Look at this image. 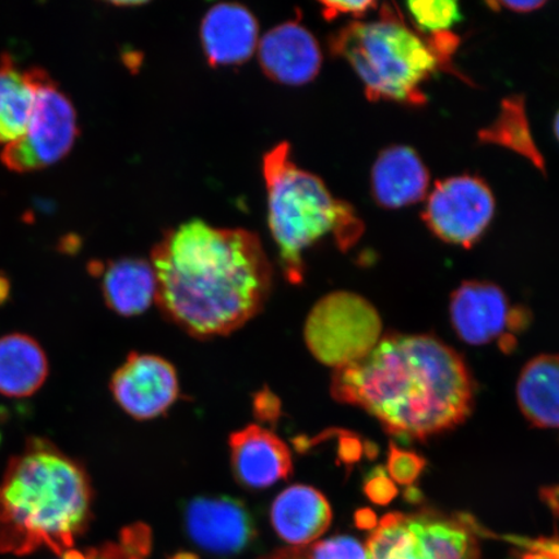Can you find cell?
Segmentation results:
<instances>
[{
  "mask_svg": "<svg viewBox=\"0 0 559 559\" xmlns=\"http://www.w3.org/2000/svg\"><path fill=\"white\" fill-rule=\"evenodd\" d=\"M201 41L210 64L239 66L260 45V27L253 13L241 4L221 3L202 20Z\"/></svg>",
  "mask_w": 559,
  "mask_h": 559,
  "instance_id": "9a60e30c",
  "label": "cell"
},
{
  "mask_svg": "<svg viewBox=\"0 0 559 559\" xmlns=\"http://www.w3.org/2000/svg\"><path fill=\"white\" fill-rule=\"evenodd\" d=\"M486 140H493L507 144L510 148L533 158L536 165L543 166L540 156H537L535 144L530 136L526 117H524L523 103L519 99H509L504 110L491 129L486 130Z\"/></svg>",
  "mask_w": 559,
  "mask_h": 559,
  "instance_id": "7402d4cb",
  "label": "cell"
},
{
  "mask_svg": "<svg viewBox=\"0 0 559 559\" xmlns=\"http://www.w3.org/2000/svg\"><path fill=\"white\" fill-rule=\"evenodd\" d=\"M522 559H559V544L545 543L537 545V549L523 556Z\"/></svg>",
  "mask_w": 559,
  "mask_h": 559,
  "instance_id": "f546056e",
  "label": "cell"
},
{
  "mask_svg": "<svg viewBox=\"0 0 559 559\" xmlns=\"http://www.w3.org/2000/svg\"><path fill=\"white\" fill-rule=\"evenodd\" d=\"M47 374V356L37 341L20 333L0 338V394L31 396L41 388Z\"/></svg>",
  "mask_w": 559,
  "mask_h": 559,
  "instance_id": "d6986e66",
  "label": "cell"
},
{
  "mask_svg": "<svg viewBox=\"0 0 559 559\" xmlns=\"http://www.w3.org/2000/svg\"><path fill=\"white\" fill-rule=\"evenodd\" d=\"M61 559H115V550L105 549L100 551L95 549L83 554V551L70 549L61 555Z\"/></svg>",
  "mask_w": 559,
  "mask_h": 559,
  "instance_id": "f1b7e54d",
  "label": "cell"
},
{
  "mask_svg": "<svg viewBox=\"0 0 559 559\" xmlns=\"http://www.w3.org/2000/svg\"><path fill=\"white\" fill-rule=\"evenodd\" d=\"M263 175L271 234L290 283L302 282L305 250L326 235L333 234L341 249L359 240L362 223L353 206L335 200L317 175L299 169L289 144H278L264 156Z\"/></svg>",
  "mask_w": 559,
  "mask_h": 559,
  "instance_id": "277c9868",
  "label": "cell"
},
{
  "mask_svg": "<svg viewBox=\"0 0 559 559\" xmlns=\"http://www.w3.org/2000/svg\"><path fill=\"white\" fill-rule=\"evenodd\" d=\"M83 467L46 439L33 438L0 478V554L73 549L91 516Z\"/></svg>",
  "mask_w": 559,
  "mask_h": 559,
  "instance_id": "3957f363",
  "label": "cell"
},
{
  "mask_svg": "<svg viewBox=\"0 0 559 559\" xmlns=\"http://www.w3.org/2000/svg\"><path fill=\"white\" fill-rule=\"evenodd\" d=\"M9 296V284H7L5 280L0 278V302Z\"/></svg>",
  "mask_w": 559,
  "mask_h": 559,
  "instance_id": "1f68e13d",
  "label": "cell"
},
{
  "mask_svg": "<svg viewBox=\"0 0 559 559\" xmlns=\"http://www.w3.org/2000/svg\"><path fill=\"white\" fill-rule=\"evenodd\" d=\"M382 321L367 299L334 292L320 299L307 318L305 340L311 354L338 369L367 356L379 344Z\"/></svg>",
  "mask_w": 559,
  "mask_h": 559,
  "instance_id": "8992f818",
  "label": "cell"
},
{
  "mask_svg": "<svg viewBox=\"0 0 559 559\" xmlns=\"http://www.w3.org/2000/svg\"><path fill=\"white\" fill-rule=\"evenodd\" d=\"M495 210V195L486 181L460 175L438 181L426 201L423 219L438 239L471 248L486 234Z\"/></svg>",
  "mask_w": 559,
  "mask_h": 559,
  "instance_id": "9c48e42d",
  "label": "cell"
},
{
  "mask_svg": "<svg viewBox=\"0 0 559 559\" xmlns=\"http://www.w3.org/2000/svg\"><path fill=\"white\" fill-rule=\"evenodd\" d=\"M307 559H368L367 545L355 537L335 536L305 548Z\"/></svg>",
  "mask_w": 559,
  "mask_h": 559,
  "instance_id": "cb8c5ba5",
  "label": "cell"
},
{
  "mask_svg": "<svg viewBox=\"0 0 559 559\" xmlns=\"http://www.w3.org/2000/svg\"><path fill=\"white\" fill-rule=\"evenodd\" d=\"M368 559H477L471 531L436 513L384 515L367 543Z\"/></svg>",
  "mask_w": 559,
  "mask_h": 559,
  "instance_id": "52a82bcc",
  "label": "cell"
},
{
  "mask_svg": "<svg viewBox=\"0 0 559 559\" xmlns=\"http://www.w3.org/2000/svg\"><path fill=\"white\" fill-rule=\"evenodd\" d=\"M405 5L417 29L423 33H445L463 20L459 3L453 0H416Z\"/></svg>",
  "mask_w": 559,
  "mask_h": 559,
  "instance_id": "603a6c76",
  "label": "cell"
},
{
  "mask_svg": "<svg viewBox=\"0 0 559 559\" xmlns=\"http://www.w3.org/2000/svg\"><path fill=\"white\" fill-rule=\"evenodd\" d=\"M151 263L160 309L194 337L239 330L261 311L271 290L272 269L260 237L240 228L185 223L167 230Z\"/></svg>",
  "mask_w": 559,
  "mask_h": 559,
  "instance_id": "6da1fadb",
  "label": "cell"
},
{
  "mask_svg": "<svg viewBox=\"0 0 559 559\" xmlns=\"http://www.w3.org/2000/svg\"><path fill=\"white\" fill-rule=\"evenodd\" d=\"M543 0H504V2L488 3L495 9H504L512 12L528 13L542 9Z\"/></svg>",
  "mask_w": 559,
  "mask_h": 559,
  "instance_id": "83f0119b",
  "label": "cell"
},
{
  "mask_svg": "<svg viewBox=\"0 0 559 559\" xmlns=\"http://www.w3.org/2000/svg\"><path fill=\"white\" fill-rule=\"evenodd\" d=\"M366 493L377 504H388V502L395 498L396 487L386 474L379 472L373 474L367 481Z\"/></svg>",
  "mask_w": 559,
  "mask_h": 559,
  "instance_id": "4316f807",
  "label": "cell"
},
{
  "mask_svg": "<svg viewBox=\"0 0 559 559\" xmlns=\"http://www.w3.org/2000/svg\"><path fill=\"white\" fill-rule=\"evenodd\" d=\"M115 400L126 414L150 419L165 414L179 395L177 372L155 355L131 354L110 383Z\"/></svg>",
  "mask_w": 559,
  "mask_h": 559,
  "instance_id": "30bf717a",
  "label": "cell"
},
{
  "mask_svg": "<svg viewBox=\"0 0 559 559\" xmlns=\"http://www.w3.org/2000/svg\"><path fill=\"white\" fill-rule=\"evenodd\" d=\"M516 397L524 417L542 429H559V355H540L522 369Z\"/></svg>",
  "mask_w": 559,
  "mask_h": 559,
  "instance_id": "ac0fdd59",
  "label": "cell"
},
{
  "mask_svg": "<svg viewBox=\"0 0 559 559\" xmlns=\"http://www.w3.org/2000/svg\"><path fill=\"white\" fill-rule=\"evenodd\" d=\"M425 460L414 452L402 451L395 445L390 447L388 472L391 480L409 486L423 473Z\"/></svg>",
  "mask_w": 559,
  "mask_h": 559,
  "instance_id": "d4e9b609",
  "label": "cell"
},
{
  "mask_svg": "<svg viewBox=\"0 0 559 559\" xmlns=\"http://www.w3.org/2000/svg\"><path fill=\"white\" fill-rule=\"evenodd\" d=\"M554 130H555V135L559 142V110H558V114L555 118V123H554Z\"/></svg>",
  "mask_w": 559,
  "mask_h": 559,
  "instance_id": "d6a6232c",
  "label": "cell"
},
{
  "mask_svg": "<svg viewBox=\"0 0 559 559\" xmlns=\"http://www.w3.org/2000/svg\"><path fill=\"white\" fill-rule=\"evenodd\" d=\"M235 477L248 488L262 489L289 477L292 453L274 432L250 425L229 438Z\"/></svg>",
  "mask_w": 559,
  "mask_h": 559,
  "instance_id": "5bb4252c",
  "label": "cell"
},
{
  "mask_svg": "<svg viewBox=\"0 0 559 559\" xmlns=\"http://www.w3.org/2000/svg\"><path fill=\"white\" fill-rule=\"evenodd\" d=\"M323 16L326 20H334L340 16H353L360 19L367 13L376 9L377 3L370 2V0H362V2H323Z\"/></svg>",
  "mask_w": 559,
  "mask_h": 559,
  "instance_id": "484cf974",
  "label": "cell"
},
{
  "mask_svg": "<svg viewBox=\"0 0 559 559\" xmlns=\"http://www.w3.org/2000/svg\"><path fill=\"white\" fill-rule=\"evenodd\" d=\"M34 102V69L21 72L4 55L0 62V144L9 145L25 134Z\"/></svg>",
  "mask_w": 559,
  "mask_h": 559,
  "instance_id": "44dd1931",
  "label": "cell"
},
{
  "mask_svg": "<svg viewBox=\"0 0 559 559\" xmlns=\"http://www.w3.org/2000/svg\"><path fill=\"white\" fill-rule=\"evenodd\" d=\"M185 521L190 539L215 556L239 555L255 535L248 509L230 498L193 499L188 502Z\"/></svg>",
  "mask_w": 559,
  "mask_h": 559,
  "instance_id": "8fae6325",
  "label": "cell"
},
{
  "mask_svg": "<svg viewBox=\"0 0 559 559\" xmlns=\"http://www.w3.org/2000/svg\"><path fill=\"white\" fill-rule=\"evenodd\" d=\"M263 559H307L305 555V548H290L277 554L271 555Z\"/></svg>",
  "mask_w": 559,
  "mask_h": 559,
  "instance_id": "4dcf8cb0",
  "label": "cell"
},
{
  "mask_svg": "<svg viewBox=\"0 0 559 559\" xmlns=\"http://www.w3.org/2000/svg\"><path fill=\"white\" fill-rule=\"evenodd\" d=\"M258 55L263 72L272 81L288 86L310 83L323 64L317 38L298 21H288L264 34Z\"/></svg>",
  "mask_w": 559,
  "mask_h": 559,
  "instance_id": "4fadbf2b",
  "label": "cell"
},
{
  "mask_svg": "<svg viewBox=\"0 0 559 559\" xmlns=\"http://www.w3.org/2000/svg\"><path fill=\"white\" fill-rule=\"evenodd\" d=\"M332 394L391 436L425 440L465 421L474 382L464 359L437 337L389 334L365 358L334 369Z\"/></svg>",
  "mask_w": 559,
  "mask_h": 559,
  "instance_id": "7a4b0ae2",
  "label": "cell"
},
{
  "mask_svg": "<svg viewBox=\"0 0 559 559\" xmlns=\"http://www.w3.org/2000/svg\"><path fill=\"white\" fill-rule=\"evenodd\" d=\"M103 293L105 302L122 317L148 310L157 296L152 263L132 258L110 263L104 272Z\"/></svg>",
  "mask_w": 559,
  "mask_h": 559,
  "instance_id": "ffe728a7",
  "label": "cell"
},
{
  "mask_svg": "<svg viewBox=\"0 0 559 559\" xmlns=\"http://www.w3.org/2000/svg\"><path fill=\"white\" fill-rule=\"evenodd\" d=\"M35 102L25 134L4 146L3 164L29 173L58 163L72 150L76 138L73 104L41 69H34Z\"/></svg>",
  "mask_w": 559,
  "mask_h": 559,
  "instance_id": "ba28073f",
  "label": "cell"
},
{
  "mask_svg": "<svg viewBox=\"0 0 559 559\" xmlns=\"http://www.w3.org/2000/svg\"><path fill=\"white\" fill-rule=\"evenodd\" d=\"M330 48L345 59L370 102L424 104L423 85L440 66L436 48L386 10L373 23H353L332 35Z\"/></svg>",
  "mask_w": 559,
  "mask_h": 559,
  "instance_id": "5b68a950",
  "label": "cell"
},
{
  "mask_svg": "<svg viewBox=\"0 0 559 559\" xmlns=\"http://www.w3.org/2000/svg\"><path fill=\"white\" fill-rule=\"evenodd\" d=\"M271 523L276 534L293 548H306L330 528L332 508L318 489L292 486L272 504Z\"/></svg>",
  "mask_w": 559,
  "mask_h": 559,
  "instance_id": "e0dca14e",
  "label": "cell"
},
{
  "mask_svg": "<svg viewBox=\"0 0 559 559\" xmlns=\"http://www.w3.org/2000/svg\"><path fill=\"white\" fill-rule=\"evenodd\" d=\"M370 181L377 204L384 209H401L425 199L430 174L414 148L393 145L377 157Z\"/></svg>",
  "mask_w": 559,
  "mask_h": 559,
  "instance_id": "2e32d148",
  "label": "cell"
},
{
  "mask_svg": "<svg viewBox=\"0 0 559 559\" xmlns=\"http://www.w3.org/2000/svg\"><path fill=\"white\" fill-rule=\"evenodd\" d=\"M450 314L459 337L474 346L491 344L519 321L506 293L485 282H466L454 290Z\"/></svg>",
  "mask_w": 559,
  "mask_h": 559,
  "instance_id": "7c38bea8",
  "label": "cell"
}]
</instances>
